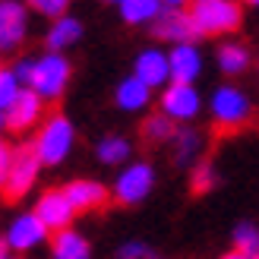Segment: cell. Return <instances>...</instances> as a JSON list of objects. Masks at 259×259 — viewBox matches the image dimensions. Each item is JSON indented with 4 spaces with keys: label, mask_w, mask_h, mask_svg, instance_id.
Listing matches in <instances>:
<instances>
[{
    "label": "cell",
    "mask_w": 259,
    "mask_h": 259,
    "mask_svg": "<svg viewBox=\"0 0 259 259\" xmlns=\"http://www.w3.org/2000/svg\"><path fill=\"white\" fill-rule=\"evenodd\" d=\"M16 76L19 79L29 82L32 92H38L41 98H60V92L67 89V79H70V63L63 60L57 51L54 54H45V57H38V60H22L19 67H16Z\"/></svg>",
    "instance_id": "6da1fadb"
},
{
    "label": "cell",
    "mask_w": 259,
    "mask_h": 259,
    "mask_svg": "<svg viewBox=\"0 0 259 259\" xmlns=\"http://www.w3.org/2000/svg\"><path fill=\"white\" fill-rule=\"evenodd\" d=\"M190 16L199 35H225L240 25V4L234 0H193Z\"/></svg>",
    "instance_id": "7a4b0ae2"
},
{
    "label": "cell",
    "mask_w": 259,
    "mask_h": 259,
    "mask_svg": "<svg viewBox=\"0 0 259 259\" xmlns=\"http://www.w3.org/2000/svg\"><path fill=\"white\" fill-rule=\"evenodd\" d=\"M38 164H41V158H38L35 146L13 149V164H10V174H7V184H4V199L7 202H16L29 193V187L35 184Z\"/></svg>",
    "instance_id": "3957f363"
},
{
    "label": "cell",
    "mask_w": 259,
    "mask_h": 259,
    "mask_svg": "<svg viewBox=\"0 0 259 259\" xmlns=\"http://www.w3.org/2000/svg\"><path fill=\"white\" fill-rule=\"evenodd\" d=\"M73 146V126L67 117H60V114H51L45 130L38 133V158H41V164H60L63 158H67V152Z\"/></svg>",
    "instance_id": "277c9868"
},
{
    "label": "cell",
    "mask_w": 259,
    "mask_h": 259,
    "mask_svg": "<svg viewBox=\"0 0 259 259\" xmlns=\"http://www.w3.org/2000/svg\"><path fill=\"white\" fill-rule=\"evenodd\" d=\"M212 114H215V123L218 126L234 133L237 126H243V123L250 120V101H247V95H243L240 89L222 85L212 95Z\"/></svg>",
    "instance_id": "5b68a950"
},
{
    "label": "cell",
    "mask_w": 259,
    "mask_h": 259,
    "mask_svg": "<svg viewBox=\"0 0 259 259\" xmlns=\"http://www.w3.org/2000/svg\"><path fill=\"white\" fill-rule=\"evenodd\" d=\"M35 215L48 225V231H54V234H57V231H67L70 228L73 215H76V205L70 202L67 190H48L45 196L38 199Z\"/></svg>",
    "instance_id": "8992f818"
},
{
    "label": "cell",
    "mask_w": 259,
    "mask_h": 259,
    "mask_svg": "<svg viewBox=\"0 0 259 259\" xmlns=\"http://www.w3.org/2000/svg\"><path fill=\"white\" fill-rule=\"evenodd\" d=\"M155 35L164 38V41H174V45H190L193 38H199V29L190 13L174 7V10H161V16L155 19Z\"/></svg>",
    "instance_id": "52a82bcc"
},
{
    "label": "cell",
    "mask_w": 259,
    "mask_h": 259,
    "mask_svg": "<svg viewBox=\"0 0 259 259\" xmlns=\"http://www.w3.org/2000/svg\"><path fill=\"white\" fill-rule=\"evenodd\" d=\"M152 167L149 164H130L126 171L117 177V187H114V196H117V202L123 205H133V202H142L149 196V190H152Z\"/></svg>",
    "instance_id": "ba28073f"
},
{
    "label": "cell",
    "mask_w": 259,
    "mask_h": 259,
    "mask_svg": "<svg viewBox=\"0 0 259 259\" xmlns=\"http://www.w3.org/2000/svg\"><path fill=\"white\" fill-rule=\"evenodd\" d=\"M161 111L167 114V117H174V120H190V117H196V111H199V95H196V89H193L190 82H174V85H167L164 95H161Z\"/></svg>",
    "instance_id": "9c48e42d"
},
{
    "label": "cell",
    "mask_w": 259,
    "mask_h": 259,
    "mask_svg": "<svg viewBox=\"0 0 259 259\" xmlns=\"http://www.w3.org/2000/svg\"><path fill=\"white\" fill-rule=\"evenodd\" d=\"M25 35V10L16 0H0V51H16Z\"/></svg>",
    "instance_id": "30bf717a"
},
{
    "label": "cell",
    "mask_w": 259,
    "mask_h": 259,
    "mask_svg": "<svg viewBox=\"0 0 259 259\" xmlns=\"http://www.w3.org/2000/svg\"><path fill=\"white\" fill-rule=\"evenodd\" d=\"M41 95L32 92V89H25V92L16 98V105H13L7 111V126L13 130V133H25V130H32L38 123V117H41Z\"/></svg>",
    "instance_id": "8fae6325"
},
{
    "label": "cell",
    "mask_w": 259,
    "mask_h": 259,
    "mask_svg": "<svg viewBox=\"0 0 259 259\" xmlns=\"http://www.w3.org/2000/svg\"><path fill=\"white\" fill-rule=\"evenodd\" d=\"M45 237H48V225L32 212V215H19L16 222L10 225L7 243H10L13 250H32V247H38Z\"/></svg>",
    "instance_id": "7c38bea8"
},
{
    "label": "cell",
    "mask_w": 259,
    "mask_h": 259,
    "mask_svg": "<svg viewBox=\"0 0 259 259\" xmlns=\"http://www.w3.org/2000/svg\"><path fill=\"white\" fill-rule=\"evenodd\" d=\"M146 85H161L171 79V60H167V54H161V51H142V54L136 57V73Z\"/></svg>",
    "instance_id": "4fadbf2b"
},
{
    "label": "cell",
    "mask_w": 259,
    "mask_h": 259,
    "mask_svg": "<svg viewBox=\"0 0 259 259\" xmlns=\"http://www.w3.org/2000/svg\"><path fill=\"white\" fill-rule=\"evenodd\" d=\"M167 60H171V79L193 85V79L199 76V67H202L199 51L193 48V45H177L171 54H167Z\"/></svg>",
    "instance_id": "5bb4252c"
},
{
    "label": "cell",
    "mask_w": 259,
    "mask_h": 259,
    "mask_svg": "<svg viewBox=\"0 0 259 259\" xmlns=\"http://www.w3.org/2000/svg\"><path fill=\"white\" fill-rule=\"evenodd\" d=\"M67 196L76 205V212H92L108 202V190L101 184H95V180H76V184L67 187Z\"/></svg>",
    "instance_id": "9a60e30c"
},
{
    "label": "cell",
    "mask_w": 259,
    "mask_h": 259,
    "mask_svg": "<svg viewBox=\"0 0 259 259\" xmlns=\"http://www.w3.org/2000/svg\"><path fill=\"white\" fill-rule=\"evenodd\" d=\"M51 259H89V243L76 231H57L51 243Z\"/></svg>",
    "instance_id": "2e32d148"
},
{
    "label": "cell",
    "mask_w": 259,
    "mask_h": 259,
    "mask_svg": "<svg viewBox=\"0 0 259 259\" xmlns=\"http://www.w3.org/2000/svg\"><path fill=\"white\" fill-rule=\"evenodd\" d=\"M149 92H152V85H146L139 76H130V79L117 85V105L123 111H139L149 105Z\"/></svg>",
    "instance_id": "e0dca14e"
},
{
    "label": "cell",
    "mask_w": 259,
    "mask_h": 259,
    "mask_svg": "<svg viewBox=\"0 0 259 259\" xmlns=\"http://www.w3.org/2000/svg\"><path fill=\"white\" fill-rule=\"evenodd\" d=\"M79 35H82L79 19L60 16V19H54V29H51V35H48V48L51 51H63V48H70L73 41H79Z\"/></svg>",
    "instance_id": "ac0fdd59"
},
{
    "label": "cell",
    "mask_w": 259,
    "mask_h": 259,
    "mask_svg": "<svg viewBox=\"0 0 259 259\" xmlns=\"http://www.w3.org/2000/svg\"><path fill=\"white\" fill-rule=\"evenodd\" d=\"M120 10H123V19L130 25H139V22L161 16V0H123Z\"/></svg>",
    "instance_id": "d6986e66"
},
{
    "label": "cell",
    "mask_w": 259,
    "mask_h": 259,
    "mask_svg": "<svg viewBox=\"0 0 259 259\" xmlns=\"http://www.w3.org/2000/svg\"><path fill=\"white\" fill-rule=\"evenodd\" d=\"M247 63H250V54H247V48L243 45H222L218 48V67H222L228 76H237L247 70Z\"/></svg>",
    "instance_id": "ffe728a7"
},
{
    "label": "cell",
    "mask_w": 259,
    "mask_h": 259,
    "mask_svg": "<svg viewBox=\"0 0 259 259\" xmlns=\"http://www.w3.org/2000/svg\"><path fill=\"white\" fill-rule=\"evenodd\" d=\"M177 136V130H174V117H167V114H152V117L142 123V139L149 142H164V139H174Z\"/></svg>",
    "instance_id": "44dd1931"
},
{
    "label": "cell",
    "mask_w": 259,
    "mask_h": 259,
    "mask_svg": "<svg viewBox=\"0 0 259 259\" xmlns=\"http://www.w3.org/2000/svg\"><path fill=\"white\" fill-rule=\"evenodd\" d=\"M199 146H202L199 133H193V130H177V136H174V161L177 164H190L193 155H199Z\"/></svg>",
    "instance_id": "7402d4cb"
},
{
    "label": "cell",
    "mask_w": 259,
    "mask_h": 259,
    "mask_svg": "<svg viewBox=\"0 0 259 259\" xmlns=\"http://www.w3.org/2000/svg\"><path fill=\"white\" fill-rule=\"evenodd\" d=\"M130 155V142L123 136H105L98 142V158L105 164H120Z\"/></svg>",
    "instance_id": "603a6c76"
},
{
    "label": "cell",
    "mask_w": 259,
    "mask_h": 259,
    "mask_svg": "<svg viewBox=\"0 0 259 259\" xmlns=\"http://www.w3.org/2000/svg\"><path fill=\"white\" fill-rule=\"evenodd\" d=\"M19 95H22V89H19L16 70H0V111L7 114L13 105H16Z\"/></svg>",
    "instance_id": "cb8c5ba5"
},
{
    "label": "cell",
    "mask_w": 259,
    "mask_h": 259,
    "mask_svg": "<svg viewBox=\"0 0 259 259\" xmlns=\"http://www.w3.org/2000/svg\"><path fill=\"white\" fill-rule=\"evenodd\" d=\"M234 247L240 253H247V256H256L259 253V231L253 225H240L234 231Z\"/></svg>",
    "instance_id": "d4e9b609"
},
{
    "label": "cell",
    "mask_w": 259,
    "mask_h": 259,
    "mask_svg": "<svg viewBox=\"0 0 259 259\" xmlns=\"http://www.w3.org/2000/svg\"><path fill=\"white\" fill-rule=\"evenodd\" d=\"M212 180H215L212 164H209V161L196 164V171H193V193H205V190L212 187Z\"/></svg>",
    "instance_id": "484cf974"
},
{
    "label": "cell",
    "mask_w": 259,
    "mask_h": 259,
    "mask_svg": "<svg viewBox=\"0 0 259 259\" xmlns=\"http://www.w3.org/2000/svg\"><path fill=\"white\" fill-rule=\"evenodd\" d=\"M29 4H32L38 13H45V16H54V19H60L70 0H29Z\"/></svg>",
    "instance_id": "4316f807"
},
{
    "label": "cell",
    "mask_w": 259,
    "mask_h": 259,
    "mask_svg": "<svg viewBox=\"0 0 259 259\" xmlns=\"http://www.w3.org/2000/svg\"><path fill=\"white\" fill-rule=\"evenodd\" d=\"M10 164H13V149L0 139V187L7 184V174H10Z\"/></svg>",
    "instance_id": "83f0119b"
},
{
    "label": "cell",
    "mask_w": 259,
    "mask_h": 259,
    "mask_svg": "<svg viewBox=\"0 0 259 259\" xmlns=\"http://www.w3.org/2000/svg\"><path fill=\"white\" fill-rule=\"evenodd\" d=\"M149 250L142 247V243H126V247H120V259H146Z\"/></svg>",
    "instance_id": "f1b7e54d"
},
{
    "label": "cell",
    "mask_w": 259,
    "mask_h": 259,
    "mask_svg": "<svg viewBox=\"0 0 259 259\" xmlns=\"http://www.w3.org/2000/svg\"><path fill=\"white\" fill-rule=\"evenodd\" d=\"M222 259H253V256H247V253H240V250H234V253H228V256H222Z\"/></svg>",
    "instance_id": "f546056e"
},
{
    "label": "cell",
    "mask_w": 259,
    "mask_h": 259,
    "mask_svg": "<svg viewBox=\"0 0 259 259\" xmlns=\"http://www.w3.org/2000/svg\"><path fill=\"white\" fill-rule=\"evenodd\" d=\"M7 247H10V243H4V240H0V259H7Z\"/></svg>",
    "instance_id": "4dcf8cb0"
},
{
    "label": "cell",
    "mask_w": 259,
    "mask_h": 259,
    "mask_svg": "<svg viewBox=\"0 0 259 259\" xmlns=\"http://www.w3.org/2000/svg\"><path fill=\"white\" fill-rule=\"evenodd\" d=\"M167 4H174V7H180V4H190V0H167Z\"/></svg>",
    "instance_id": "1f68e13d"
},
{
    "label": "cell",
    "mask_w": 259,
    "mask_h": 259,
    "mask_svg": "<svg viewBox=\"0 0 259 259\" xmlns=\"http://www.w3.org/2000/svg\"><path fill=\"white\" fill-rule=\"evenodd\" d=\"M4 123H7V114H4V111H0V130H4Z\"/></svg>",
    "instance_id": "d6a6232c"
},
{
    "label": "cell",
    "mask_w": 259,
    "mask_h": 259,
    "mask_svg": "<svg viewBox=\"0 0 259 259\" xmlns=\"http://www.w3.org/2000/svg\"><path fill=\"white\" fill-rule=\"evenodd\" d=\"M114 4H123V0H114Z\"/></svg>",
    "instance_id": "836d02e7"
},
{
    "label": "cell",
    "mask_w": 259,
    "mask_h": 259,
    "mask_svg": "<svg viewBox=\"0 0 259 259\" xmlns=\"http://www.w3.org/2000/svg\"><path fill=\"white\" fill-rule=\"evenodd\" d=\"M250 4H259V0H250Z\"/></svg>",
    "instance_id": "e575fe53"
},
{
    "label": "cell",
    "mask_w": 259,
    "mask_h": 259,
    "mask_svg": "<svg viewBox=\"0 0 259 259\" xmlns=\"http://www.w3.org/2000/svg\"><path fill=\"white\" fill-rule=\"evenodd\" d=\"M253 259H259V253H256V256H253Z\"/></svg>",
    "instance_id": "d590c367"
}]
</instances>
